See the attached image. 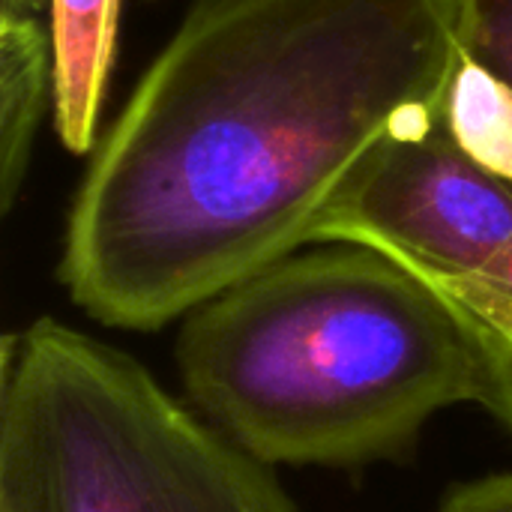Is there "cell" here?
I'll list each match as a JSON object with an SVG mask.
<instances>
[{
	"mask_svg": "<svg viewBox=\"0 0 512 512\" xmlns=\"http://www.w3.org/2000/svg\"><path fill=\"white\" fill-rule=\"evenodd\" d=\"M483 342H486V375H483L480 405L489 408L512 435V339L483 330Z\"/></svg>",
	"mask_w": 512,
	"mask_h": 512,
	"instance_id": "9",
	"label": "cell"
},
{
	"mask_svg": "<svg viewBox=\"0 0 512 512\" xmlns=\"http://www.w3.org/2000/svg\"><path fill=\"white\" fill-rule=\"evenodd\" d=\"M0 6H6V9H21V12H33V15H39L42 9H48V0H0Z\"/></svg>",
	"mask_w": 512,
	"mask_h": 512,
	"instance_id": "11",
	"label": "cell"
},
{
	"mask_svg": "<svg viewBox=\"0 0 512 512\" xmlns=\"http://www.w3.org/2000/svg\"><path fill=\"white\" fill-rule=\"evenodd\" d=\"M444 297L468 312L483 330L512 339V243L483 276Z\"/></svg>",
	"mask_w": 512,
	"mask_h": 512,
	"instance_id": "8",
	"label": "cell"
},
{
	"mask_svg": "<svg viewBox=\"0 0 512 512\" xmlns=\"http://www.w3.org/2000/svg\"><path fill=\"white\" fill-rule=\"evenodd\" d=\"M438 512H512V474H492L453 489Z\"/></svg>",
	"mask_w": 512,
	"mask_h": 512,
	"instance_id": "10",
	"label": "cell"
},
{
	"mask_svg": "<svg viewBox=\"0 0 512 512\" xmlns=\"http://www.w3.org/2000/svg\"><path fill=\"white\" fill-rule=\"evenodd\" d=\"M0 512L300 510L135 357L39 318L3 339Z\"/></svg>",
	"mask_w": 512,
	"mask_h": 512,
	"instance_id": "3",
	"label": "cell"
},
{
	"mask_svg": "<svg viewBox=\"0 0 512 512\" xmlns=\"http://www.w3.org/2000/svg\"><path fill=\"white\" fill-rule=\"evenodd\" d=\"M459 0H198L99 135L57 279L159 330L312 246L360 162L441 105Z\"/></svg>",
	"mask_w": 512,
	"mask_h": 512,
	"instance_id": "1",
	"label": "cell"
},
{
	"mask_svg": "<svg viewBox=\"0 0 512 512\" xmlns=\"http://www.w3.org/2000/svg\"><path fill=\"white\" fill-rule=\"evenodd\" d=\"M456 51L441 114L471 156L512 183V0H459Z\"/></svg>",
	"mask_w": 512,
	"mask_h": 512,
	"instance_id": "5",
	"label": "cell"
},
{
	"mask_svg": "<svg viewBox=\"0 0 512 512\" xmlns=\"http://www.w3.org/2000/svg\"><path fill=\"white\" fill-rule=\"evenodd\" d=\"M54 111V48L39 15L0 6V210L9 213L27 177L36 132Z\"/></svg>",
	"mask_w": 512,
	"mask_h": 512,
	"instance_id": "7",
	"label": "cell"
},
{
	"mask_svg": "<svg viewBox=\"0 0 512 512\" xmlns=\"http://www.w3.org/2000/svg\"><path fill=\"white\" fill-rule=\"evenodd\" d=\"M177 366L195 408L270 468H351L405 453L438 411L480 402L486 342L381 252L318 243L189 312Z\"/></svg>",
	"mask_w": 512,
	"mask_h": 512,
	"instance_id": "2",
	"label": "cell"
},
{
	"mask_svg": "<svg viewBox=\"0 0 512 512\" xmlns=\"http://www.w3.org/2000/svg\"><path fill=\"white\" fill-rule=\"evenodd\" d=\"M312 243L381 252L450 294L483 276L512 243V183L459 144L435 105L360 162Z\"/></svg>",
	"mask_w": 512,
	"mask_h": 512,
	"instance_id": "4",
	"label": "cell"
},
{
	"mask_svg": "<svg viewBox=\"0 0 512 512\" xmlns=\"http://www.w3.org/2000/svg\"><path fill=\"white\" fill-rule=\"evenodd\" d=\"M123 0H48L54 48V129L72 153H93L117 48Z\"/></svg>",
	"mask_w": 512,
	"mask_h": 512,
	"instance_id": "6",
	"label": "cell"
}]
</instances>
